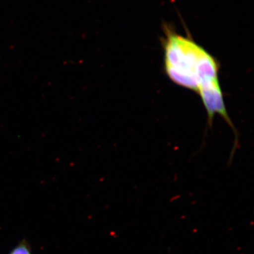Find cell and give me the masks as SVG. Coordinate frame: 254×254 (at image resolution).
<instances>
[{"label": "cell", "mask_w": 254, "mask_h": 254, "mask_svg": "<svg viewBox=\"0 0 254 254\" xmlns=\"http://www.w3.org/2000/svg\"><path fill=\"white\" fill-rule=\"evenodd\" d=\"M164 69L177 86L199 95L212 125L216 115L235 131L225 105L220 81V64L203 47L188 37L168 30L163 42Z\"/></svg>", "instance_id": "obj_1"}, {"label": "cell", "mask_w": 254, "mask_h": 254, "mask_svg": "<svg viewBox=\"0 0 254 254\" xmlns=\"http://www.w3.org/2000/svg\"><path fill=\"white\" fill-rule=\"evenodd\" d=\"M9 254H33L31 244L26 239L20 241L17 245L13 248Z\"/></svg>", "instance_id": "obj_2"}]
</instances>
